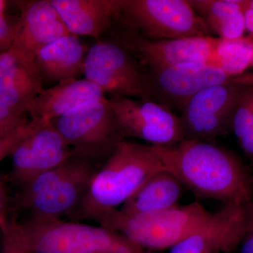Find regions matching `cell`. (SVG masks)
Here are the masks:
<instances>
[{
    "label": "cell",
    "instance_id": "f546056e",
    "mask_svg": "<svg viewBox=\"0 0 253 253\" xmlns=\"http://www.w3.org/2000/svg\"><path fill=\"white\" fill-rule=\"evenodd\" d=\"M244 16L246 31L249 32V37L253 40V9H245Z\"/></svg>",
    "mask_w": 253,
    "mask_h": 253
},
{
    "label": "cell",
    "instance_id": "4316f807",
    "mask_svg": "<svg viewBox=\"0 0 253 253\" xmlns=\"http://www.w3.org/2000/svg\"><path fill=\"white\" fill-rule=\"evenodd\" d=\"M19 28V20L16 23L10 22L5 13H0V54L13 46Z\"/></svg>",
    "mask_w": 253,
    "mask_h": 253
},
{
    "label": "cell",
    "instance_id": "ba28073f",
    "mask_svg": "<svg viewBox=\"0 0 253 253\" xmlns=\"http://www.w3.org/2000/svg\"><path fill=\"white\" fill-rule=\"evenodd\" d=\"M84 74L105 94L153 101L149 73L117 42L100 41L91 46Z\"/></svg>",
    "mask_w": 253,
    "mask_h": 253
},
{
    "label": "cell",
    "instance_id": "e575fe53",
    "mask_svg": "<svg viewBox=\"0 0 253 253\" xmlns=\"http://www.w3.org/2000/svg\"></svg>",
    "mask_w": 253,
    "mask_h": 253
},
{
    "label": "cell",
    "instance_id": "1f68e13d",
    "mask_svg": "<svg viewBox=\"0 0 253 253\" xmlns=\"http://www.w3.org/2000/svg\"><path fill=\"white\" fill-rule=\"evenodd\" d=\"M244 11L246 9H253V0H244Z\"/></svg>",
    "mask_w": 253,
    "mask_h": 253
},
{
    "label": "cell",
    "instance_id": "277c9868",
    "mask_svg": "<svg viewBox=\"0 0 253 253\" xmlns=\"http://www.w3.org/2000/svg\"><path fill=\"white\" fill-rule=\"evenodd\" d=\"M99 167L97 163L73 154L21 187L18 204L29 211L33 219H61L78 207Z\"/></svg>",
    "mask_w": 253,
    "mask_h": 253
},
{
    "label": "cell",
    "instance_id": "f1b7e54d",
    "mask_svg": "<svg viewBox=\"0 0 253 253\" xmlns=\"http://www.w3.org/2000/svg\"><path fill=\"white\" fill-rule=\"evenodd\" d=\"M240 253H253V219L241 245Z\"/></svg>",
    "mask_w": 253,
    "mask_h": 253
},
{
    "label": "cell",
    "instance_id": "d6a6232c",
    "mask_svg": "<svg viewBox=\"0 0 253 253\" xmlns=\"http://www.w3.org/2000/svg\"><path fill=\"white\" fill-rule=\"evenodd\" d=\"M6 2L4 1H0V13H5Z\"/></svg>",
    "mask_w": 253,
    "mask_h": 253
},
{
    "label": "cell",
    "instance_id": "7c38bea8",
    "mask_svg": "<svg viewBox=\"0 0 253 253\" xmlns=\"http://www.w3.org/2000/svg\"><path fill=\"white\" fill-rule=\"evenodd\" d=\"M253 219V202L226 204L169 253H230L241 245Z\"/></svg>",
    "mask_w": 253,
    "mask_h": 253
},
{
    "label": "cell",
    "instance_id": "8fae6325",
    "mask_svg": "<svg viewBox=\"0 0 253 253\" xmlns=\"http://www.w3.org/2000/svg\"><path fill=\"white\" fill-rule=\"evenodd\" d=\"M121 44L147 71L179 63L197 62L212 65L220 38L214 37L152 41L130 32L116 35Z\"/></svg>",
    "mask_w": 253,
    "mask_h": 253
},
{
    "label": "cell",
    "instance_id": "ffe728a7",
    "mask_svg": "<svg viewBox=\"0 0 253 253\" xmlns=\"http://www.w3.org/2000/svg\"><path fill=\"white\" fill-rule=\"evenodd\" d=\"M184 187L172 173L161 169L153 174L118 211L134 217L176 207Z\"/></svg>",
    "mask_w": 253,
    "mask_h": 253
},
{
    "label": "cell",
    "instance_id": "83f0119b",
    "mask_svg": "<svg viewBox=\"0 0 253 253\" xmlns=\"http://www.w3.org/2000/svg\"><path fill=\"white\" fill-rule=\"evenodd\" d=\"M7 194L4 179L0 175V224L7 219Z\"/></svg>",
    "mask_w": 253,
    "mask_h": 253
},
{
    "label": "cell",
    "instance_id": "603a6c76",
    "mask_svg": "<svg viewBox=\"0 0 253 253\" xmlns=\"http://www.w3.org/2000/svg\"><path fill=\"white\" fill-rule=\"evenodd\" d=\"M231 126L243 151L253 162V86L246 85L241 93Z\"/></svg>",
    "mask_w": 253,
    "mask_h": 253
},
{
    "label": "cell",
    "instance_id": "9a60e30c",
    "mask_svg": "<svg viewBox=\"0 0 253 253\" xmlns=\"http://www.w3.org/2000/svg\"><path fill=\"white\" fill-rule=\"evenodd\" d=\"M42 78L35 56L12 46L0 54V104L26 112L41 91Z\"/></svg>",
    "mask_w": 253,
    "mask_h": 253
},
{
    "label": "cell",
    "instance_id": "44dd1931",
    "mask_svg": "<svg viewBox=\"0 0 253 253\" xmlns=\"http://www.w3.org/2000/svg\"><path fill=\"white\" fill-rule=\"evenodd\" d=\"M210 31L221 39H236L246 31L244 0H189Z\"/></svg>",
    "mask_w": 253,
    "mask_h": 253
},
{
    "label": "cell",
    "instance_id": "e0dca14e",
    "mask_svg": "<svg viewBox=\"0 0 253 253\" xmlns=\"http://www.w3.org/2000/svg\"><path fill=\"white\" fill-rule=\"evenodd\" d=\"M105 97V93L84 79L63 82L52 87L42 89L28 105L26 112L32 118L52 121L91 101Z\"/></svg>",
    "mask_w": 253,
    "mask_h": 253
},
{
    "label": "cell",
    "instance_id": "cb8c5ba5",
    "mask_svg": "<svg viewBox=\"0 0 253 253\" xmlns=\"http://www.w3.org/2000/svg\"><path fill=\"white\" fill-rule=\"evenodd\" d=\"M51 121L42 118H31L14 130L0 134V161L11 156L15 149L33 132Z\"/></svg>",
    "mask_w": 253,
    "mask_h": 253
},
{
    "label": "cell",
    "instance_id": "d590c367",
    "mask_svg": "<svg viewBox=\"0 0 253 253\" xmlns=\"http://www.w3.org/2000/svg\"></svg>",
    "mask_w": 253,
    "mask_h": 253
},
{
    "label": "cell",
    "instance_id": "7a4b0ae2",
    "mask_svg": "<svg viewBox=\"0 0 253 253\" xmlns=\"http://www.w3.org/2000/svg\"><path fill=\"white\" fill-rule=\"evenodd\" d=\"M164 169L153 145L123 140L93 176L70 217L98 221L130 199L155 173Z\"/></svg>",
    "mask_w": 253,
    "mask_h": 253
},
{
    "label": "cell",
    "instance_id": "8992f818",
    "mask_svg": "<svg viewBox=\"0 0 253 253\" xmlns=\"http://www.w3.org/2000/svg\"><path fill=\"white\" fill-rule=\"evenodd\" d=\"M116 19L124 31L152 41L212 36L189 0H123Z\"/></svg>",
    "mask_w": 253,
    "mask_h": 253
},
{
    "label": "cell",
    "instance_id": "ac0fdd59",
    "mask_svg": "<svg viewBox=\"0 0 253 253\" xmlns=\"http://www.w3.org/2000/svg\"><path fill=\"white\" fill-rule=\"evenodd\" d=\"M72 35L99 38L116 19L123 0H51Z\"/></svg>",
    "mask_w": 253,
    "mask_h": 253
},
{
    "label": "cell",
    "instance_id": "484cf974",
    "mask_svg": "<svg viewBox=\"0 0 253 253\" xmlns=\"http://www.w3.org/2000/svg\"><path fill=\"white\" fill-rule=\"evenodd\" d=\"M28 113L10 109L0 104V134L14 130L27 123Z\"/></svg>",
    "mask_w": 253,
    "mask_h": 253
},
{
    "label": "cell",
    "instance_id": "6da1fadb",
    "mask_svg": "<svg viewBox=\"0 0 253 253\" xmlns=\"http://www.w3.org/2000/svg\"><path fill=\"white\" fill-rule=\"evenodd\" d=\"M155 146L164 169L198 198L218 200L224 205L252 202L253 177L227 150L197 139Z\"/></svg>",
    "mask_w": 253,
    "mask_h": 253
},
{
    "label": "cell",
    "instance_id": "5b68a950",
    "mask_svg": "<svg viewBox=\"0 0 253 253\" xmlns=\"http://www.w3.org/2000/svg\"><path fill=\"white\" fill-rule=\"evenodd\" d=\"M211 214L196 201L134 217L114 210L97 222L106 229L121 233L144 249L163 250L171 249L189 237Z\"/></svg>",
    "mask_w": 253,
    "mask_h": 253
},
{
    "label": "cell",
    "instance_id": "d4e9b609",
    "mask_svg": "<svg viewBox=\"0 0 253 253\" xmlns=\"http://www.w3.org/2000/svg\"><path fill=\"white\" fill-rule=\"evenodd\" d=\"M0 234L1 253H29L21 239L18 223L14 218H7L0 224Z\"/></svg>",
    "mask_w": 253,
    "mask_h": 253
},
{
    "label": "cell",
    "instance_id": "52a82bcc",
    "mask_svg": "<svg viewBox=\"0 0 253 253\" xmlns=\"http://www.w3.org/2000/svg\"><path fill=\"white\" fill-rule=\"evenodd\" d=\"M51 123L71 146L73 154L97 164L125 140L106 97L82 105Z\"/></svg>",
    "mask_w": 253,
    "mask_h": 253
},
{
    "label": "cell",
    "instance_id": "9c48e42d",
    "mask_svg": "<svg viewBox=\"0 0 253 253\" xmlns=\"http://www.w3.org/2000/svg\"><path fill=\"white\" fill-rule=\"evenodd\" d=\"M109 100L123 139L137 138L158 146H173L185 139L180 118L166 106L116 94Z\"/></svg>",
    "mask_w": 253,
    "mask_h": 253
},
{
    "label": "cell",
    "instance_id": "7402d4cb",
    "mask_svg": "<svg viewBox=\"0 0 253 253\" xmlns=\"http://www.w3.org/2000/svg\"><path fill=\"white\" fill-rule=\"evenodd\" d=\"M212 65L231 78L241 76L253 65V40L249 36L236 39L220 38Z\"/></svg>",
    "mask_w": 253,
    "mask_h": 253
},
{
    "label": "cell",
    "instance_id": "836d02e7",
    "mask_svg": "<svg viewBox=\"0 0 253 253\" xmlns=\"http://www.w3.org/2000/svg\"><path fill=\"white\" fill-rule=\"evenodd\" d=\"M153 253L149 252V251H146V253Z\"/></svg>",
    "mask_w": 253,
    "mask_h": 253
},
{
    "label": "cell",
    "instance_id": "5bb4252c",
    "mask_svg": "<svg viewBox=\"0 0 253 253\" xmlns=\"http://www.w3.org/2000/svg\"><path fill=\"white\" fill-rule=\"evenodd\" d=\"M73 155L71 146L50 122L28 136L15 149L11 155V181L23 187Z\"/></svg>",
    "mask_w": 253,
    "mask_h": 253
},
{
    "label": "cell",
    "instance_id": "d6986e66",
    "mask_svg": "<svg viewBox=\"0 0 253 253\" xmlns=\"http://www.w3.org/2000/svg\"><path fill=\"white\" fill-rule=\"evenodd\" d=\"M85 46L78 36L68 35L42 48L35 56L42 81L56 83L78 79L84 74Z\"/></svg>",
    "mask_w": 253,
    "mask_h": 253
},
{
    "label": "cell",
    "instance_id": "4dcf8cb0",
    "mask_svg": "<svg viewBox=\"0 0 253 253\" xmlns=\"http://www.w3.org/2000/svg\"><path fill=\"white\" fill-rule=\"evenodd\" d=\"M234 81H235L236 83L246 84V85L253 86V75H249V76H237V77L235 78Z\"/></svg>",
    "mask_w": 253,
    "mask_h": 253
},
{
    "label": "cell",
    "instance_id": "3957f363",
    "mask_svg": "<svg viewBox=\"0 0 253 253\" xmlns=\"http://www.w3.org/2000/svg\"><path fill=\"white\" fill-rule=\"evenodd\" d=\"M29 253H145L146 249L117 231L61 219L28 217L18 222Z\"/></svg>",
    "mask_w": 253,
    "mask_h": 253
},
{
    "label": "cell",
    "instance_id": "4fadbf2b",
    "mask_svg": "<svg viewBox=\"0 0 253 253\" xmlns=\"http://www.w3.org/2000/svg\"><path fill=\"white\" fill-rule=\"evenodd\" d=\"M147 72L153 101L169 109L181 110L199 91L234 78L217 66L206 63H179Z\"/></svg>",
    "mask_w": 253,
    "mask_h": 253
},
{
    "label": "cell",
    "instance_id": "2e32d148",
    "mask_svg": "<svg viewBox=\"0 0 253 253\" xmlns=\"http://www.w3.org/2000/svg\"><path fill=\"white\" fill-rule=\"evenodd\" d=\"M20 28L13 46L35 56L42 48L71 35L51 0L20 1Z\"/></svg>",
    "mask_w": 253,
    "mask_h": 253
},
{
    "label": "cell",
    "instance_id": "30bf717a",
    "mask_svg": "<svg viewBox=\"0 0 253 253\" xmlns=\"http://www.w3.org/2000/svg\"><path fill=\"white\" fill-rule=\"evenodd\" d=\"M232 79L199 91L182 108L180 120L185 139L212 140L231 126L234 110L246 86Z\"/></svg>",
    "mask_w": 253,
    "mask_h": 253
}]
</instances>
